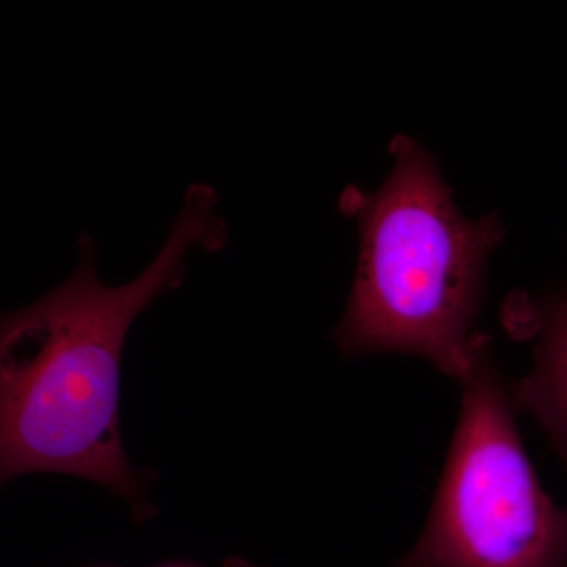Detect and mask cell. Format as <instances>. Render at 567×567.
I'll return each instance as SVG.
<instances>
[{
	"label": "cell",
	"instance_id": "7a4b0ae2",
	"mask_svg": "<svg viewBox=\"0 0 567 567\" xmlns=\"http://www.w3.org/2000/svg\"><path fill=\"white\" fill-rule=\"evenodd\" d=\"M391 153L393 169L377 192L350 186L341 197L358 221L360 257L336 344L346 357L415 354L461 380L486 338L475 327L502 224L462 216L415 141L398 136Z\"/></svg>",
	"mask_w": 567,
	"mask_h": 567
},
{
	"label": "cell",
	"instance_id": "3957f363",
	"mask_svg": "<svg viewBox=\"0 0 567 567\" xmlns=\"http://www.w3.org/2000/svg\"><path fill=\"white\" fill-rule=\"evenodd\" d=\"M458 383L456 431L431 513L394 567H567V505L537 480L487 338Z\"/></svg>",
	"mask_w": 567,
	"mask_h": 567
},
{
	"label": "cell",
	"instance_id": "6da1fadb",
	"mask_svg": "<svg viewBox=\"0 0 567 567\" xmlns=\"http://www.w3.org/2000/svg\"><path fill=\"white\" fill-rule=\"evenodd\" d=\"M212 186L194 183L152 264L132 282L104 286L95 245L61 286L2 317L0 417L2 476L59 472L89 477L145 513L118 431L121 354L128 328L181 286L194 248L219 251L227 226Z\"/></svg>",
	"mask_w": 567,
	"mask_h": 567
},
{
	"label": "cell",
	"instance_id": "277c9868",
	"mask_svg": "<svg viewBox=\"0 0 567 567\" xmlns=\"http://www.w3.org/2000/svg\"><path fill=\"white\" fill-rule=\"evenodd\" d=\"M507 330L533 342V364L511 385L517 412L533 416L567 468V289L518 295L507 303Z\"/></svg>",
	"mask_w": 567,
	"mask_h": 567
}]
</instances>
